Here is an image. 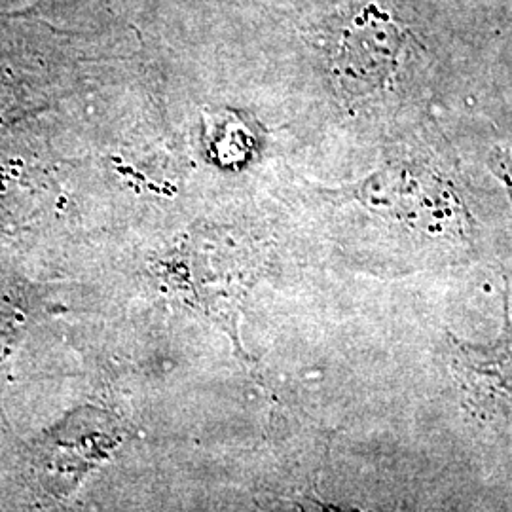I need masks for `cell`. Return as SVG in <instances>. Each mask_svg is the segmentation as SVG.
Returning <instances> with one entry per match:
<instances>
[{"mask_svg": "<svg viewBox=\"0 0 512 512\" xmlns=\"http://www.w3.org/2000/svg\"><path fill=\"white\" fill-rule=\"evenodd\" d=\"M317 512H363V511H349V509H338L332 505H319L317 503Z\"/></svg>", "mask_w": 512, "mask_h": 512, "instance_id": "277c9868", "label": "cell"}, {"mask_svg": "<svg viewBox=\"0 0 512 512\" xmlns=\"http://www.w3.org/2000/svg\"><path fill=\"white\" fill-rule=\"evenodd\" d=\"M406 42V35L391 19L366 8L344 31L338 55L340 69L355 82H380L393 71Z\"/></svg>", "mask_w": 512, "mask_h": 512, "instance_id": "7a4b0ae2", "label": "cell"}, {"mask_svg": "<svg viewBox=\"0 0 512 512\" xmlns=\"http://www.w3.org/2000/svg\"><path fill=\"white\" fill-rule=\"evenodd\" d=\"M452 372L469 408L486 423H512V319L509 289L499 338L490 344H473L450 336Z\"/></svg>", "mask_w": 512, "mask_h": 512, "instance_id": "6da1fadb", "label": "cell"}, {"mask_svg": "<svg viewBox=\"0 0 512 512\" xmlns=\"http://www.w3.org/2000/svg\"><path fill=\"white\" fill-rule=\"evenodd\" d=\"M116 446L118 433L112 420L97 410H82L80 418L69 421L57 435L52 465L55 473L71 478V484L76 486Z\"/></svg>", "mask_w": 512, "mask_h": 512, "instance_id": "3957f363", "label": "cell"}]
</instances>
